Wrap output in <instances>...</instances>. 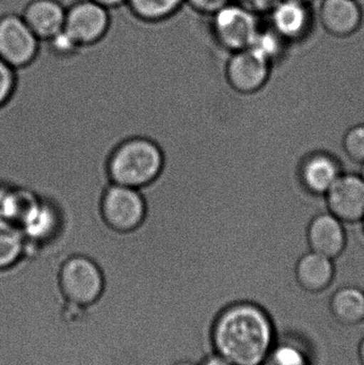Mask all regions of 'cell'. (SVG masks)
I'll return each instance as SVG.
<instances>
[{"label":"cell","mask_w":364,"mask_h":365,"mask_svg":"<svg viewBox=\"0 0 364 365\" xmlns=\"http://www.w3.org/2000/svg\"><path fill=\"white\" fill-rule=\"evenodd\" d=\"M8 128L6 177L1 185L49 206L61 232L53 250L83 255L102 269L128 251L126 232L102 214L110 186L108 165L124 141L156 143L164 130L160 94L130 68H47L34 58L15 68V87L0 106Z\"/></svg>","instance_id":"6da1fadb"},{"label":"cell","mask_w":364,"mask_h":365,"mask_svg":"<svg viewBox=\"0 0 364 365\" xmlns=\"http://www.w3.org/2000/svg\"><path fill=\"white\" fill-rule=\"evenodd\" d=\"M278 338L269 311L250 300L226 304L209 327L212 351L233 365H262Z\"/></svg>","instance_id":"7a4b0ae2"},{"label":"cell","mask_w":364,"mask_h":365,"mask_svg":"<svg viewBox=\"0 0 364 365\" xmlns=\"http://www.w3.org/2000/svg\"><path fill=\"white\" fill-rule=\"evenodd\" d=\"M162 151L149 139L132 138L115 149L109 160L108 171L113 184L141 189L160 175Z\"/></svg>","instance_id":"3957f363"},{"label":"cell","mask_w":364,"mask_h":365,"mask_svg":"<svg viewBox=\"0 0 364 365\" xmlns=\"http://www.w3.org/2000/svg\"><path fill=\"white\" fill-rule=\"evenodd\" d=\"M58 295L71 309L87 310L106 296V279L89 257L74 255L64 261L58 274Z\"/></svg>","instance_id":"277c9868"},{"label":"cell","mask_w":364,"mask_h":365,"mask_svg":"<svg viewBox=\"0 0 364 365\" xmlns=\"http://www.w3.org/2000/svg\"><path fill=\"white\" fill-rule=\"evenodd\" d=\"M271 62L256 46L231 53L224 68L227 85L239 94L260 91L271 76Z\"/></svg>","instance_id":"5b68a950"},{"label":"cell","mask_w":364,"mask_h":365,"mask_svg":"<svg viewBox=\"0 0 364 365\" xmlns=\"http://www.w3.org/2000/svg\"><path fill=\"white\" fill-rule=\"evenodd\" d=\"M217 42L231 53L254 46L258 38L256 14L241 4H227L213 15Z\"/></svg>","instance_id":"8992f818"},{"label":"cell","mask_w":364,"mask_h":365,"mask_svg":"<svg viewBox=\"0 0 364 365\" xmlns=\"http://www.w3.org/2000/svg\"><path fill=\"white\" fill-rule=\"evenodd\" d=\"M102 214L111 229L119 232L132 231L145 219V199L139 189L111 184L103 197Z\"/></svg>","instance_id":"52a82bcc"},{"label":"cell","mask_w":364,"mask_h":365,"mask_svg":"<svg viewBox=\"0 0 364 365\" xmlns=\"http://www.w3.org/2000/svg\"><path fill=\"white\" fill-rule=\"evenodd\" d=\"M38 53V38L21 17L0 19V59L13 68H23Z\"/></svg>","instance_id":"ba28073f"},{"label":"cell","mask_w":364,"mask_h":365,"mask_svg":"<svg viewBox=\"0 0 364 365\" xmlns=\"http://www.w3.org/2000/svg\"><path fill=\"white\" fill-rule=\"evenodd\" d=\"M109 26L107 9L92 0L78 2L66 12L64 31L79 47L102 40Z\"/></svg>","instance_id":"9c48e42d"},{"label":"cell","mask_w":364,"mask_h":365,"mask_svg":"<svg viewBox=\"0 0 364 365\" xmlns=\"http://www.w3.org/2000/svg\"><path fill=\"white\" fill-rule=\"evenodd\" d=\"M325 197L329 212L342 222L356 223L363 221L364 180L360 175H342Z\"/></svg>","instance_id":"30bf717a"},{"label":"cell","mask_w":364,"mask_h":365,"mask_svg":"<svg viewBox=\"0 0 364 365\" xmlns=\"http://www.w3.org/2000/svg\"><path fill=\"white\" fill-rule=\"evenodd\" d=\"M308 245L313 252L335 259L345 250L344 223L331 212H323L312 219L307 231Z\"/></svg>","instance_id":"8fae6325"},{"label":"cell","mask_w":364,"mask_h":365,"mask_svg":"<svg viewBox=\"0 0 364 365\" xmlns=\"http://www.w3.org/2000/svg\"><path fill=\"white\" fill-rule=\"evenodd\" d=\"M318 17L331 36L348 38L358 31L363 13L357 0H322Z\"/></svg>","instance_id":"7c38bea8"},{"label":"cell","mask_w":364,"mask_h":365,"mask_svg":"<svg viewBox=\"0 0 364 365\" xmlns=\"http://www.w3.org/2000/svg\"><path fill=\"white\" fill-rule=\"evenodd\" d=\"M343 175L335 156L325 152L310 154L299 168V178L303 188L316 195H325Z\"/></svg>","instance_id":"4fadbf2b"},{"label":"cell","mask_w":364,"mask_h":365,"mask_svg":"<svg viewBox=\"0 0 364 365\" xmlns=\"http://www.w3.org/2000/svg\"><path fill=\"white\" fill-rule=\"evenodd\" d=\"M271 16V28L286 41L303 38L311 28L310 4L299 0H280Z\"/></svg>","instance_id":"5bb4252c"},{"label":"cell","mask_w":364,"mask_h":365,"mask_svg":"<svg viewBox=\"0 0 364 365\" xmlns=\"http://www.w3.org/2000/svg\"><path fill=\"white\" fill-rule=\"evenodd\" d=\"M336 277L333 259L310 252L303 255L295 266V279L303 291L309 294H320L326 291Z\"/></svg>","instance_id":"9a60e30c"},{"label":"cell","mask_w":364,"mask_h":365,"mask_svg":"<svg viewBox=\"0 0 364 365\" xmlns=\"http://www.w3.org/2000/svg\"><path fill=\"white\" fill-rule=\"evenodd\" d=\"M66 12L56 0H34L24 13V21L41 40H51L64 29Z\"/></svg>","instance_id":"2e32d148"},{"label":"cell","mask_w":364,"mask_h":365,"mask_svg":"<svg viewBox=\"0 0 364 365\" xmlns=\"http://www.w3.org/2000/svg\"><path fill=\"white\" fill-rule=\"evenodd\" d=\"M329 312L343 327H356L364 322V291L353 285L340 287L329 299Z\"/></svg>","instance_id":"e0dca14e"},{"label":"cell","mask_w":364,"mask_h":365,"mask_svg":"<svg viewBox=\"0 0 364 365\" xmlns=\"http://www.w3.org/2000/svg\"><path fill=\"white\" fill-rule=\"evenodd\" d=\"M26 251V240L16 225L0 221V272L16 265Z\"/></svg>","instance_id":"ac0fdd59"},{"label":"cell","mask_w":364,"mask_h":365,"mask_svg":"<svg viewBox=\"0 0 364 365\" xmlns=\"http://www.w3.org/2000/svg\"><path fill=\"white\" fill-rule=\"evenodd\" d=\"M262 365H313L311 355L296 339L278 338Z\"/></svg>","instance_id":"d6986e66"},{"label":"cell","mask_w":364,"mask_h":365,"mask_svg":"<svg viewBox=\"0 0 364 365\" xmlns=\"http://www.w3.org/2000/svg\"><path fill=\"white\" fill-rule=\"evenodd\" d=\"M184 0H128L132 12L147 21H160L175 12Z\"/></svg>","instance_id":"ffe728a7"},{"label":"cell","mask_w":364,"mask_h":365,"mask_svg":"<svg viewBox=\"0 0 364 365\" xmlns=\"http://www.w3.org/2000/svg\"><path fill=\"white\" fill-rule=\"evenodd\" d=\"M343 150L353 162L364 163V124L353 126L343 137Z\"/></svg>","instance_id":"44dd1931"},{"label":"cell","mask_w":364,"mask_h":365,"mask_svg":"<svg viewBox=\"0 0 364 365\" xmlns=\"http://www.w3.org/2000/svg\"><path fill=\"white\" fill-rule=\"evenodd\" d=\"M14 87L15 68L0 59V106L9 100Z\"/></svg>","instance_id":"7402d4cb"},{"label":"cell","mask_w":364,"mask_h":365,"mask_svg":"<svg viewBox=\"0 0 364 365\" xmlns=\"http://www.w3.org/2000/svg\"><path fill=\"white\" fill-rule=\"evenodd\" d=\"M194 10L203 14H215L220 9L231 4V0H188Z\"/></svg>","instance_id":"603a6c76"},{"label":"cell","mask_w":364,"mask_h":365,"mask_svg":"<svg viewBox=\"0 0 364 365\" xmlns=\"http://www.w3.org/2000/svg\"><path fill=\"white\" fill-rule=\"evenodd\" d=\"M280 0H237V4L256 13L271 12Z\"/></svg>","instance_id":"cb8c5ba5"},{"label":"cell","mask_w":364,"mask_h":365,"mask_svg":"<svg viewBox=\"0 0 364 365\" xmlns=\"http://www.w3.org/2000/svg\"><path fill=\"white\" fill-rule=\"evenodd\" d=\"M199 365H233L230 361L222 357V356L218 355V354L212 351L209 355H207Z\"/></svg>","instance_id":"d4e9b609"},{"label":"cell","mask_w":364,"mask_h":365,"mask_svg":"<svg viewBox=\"0 0 364 365\" xmlns=\"http://www.w3.org/2000/svg\"><path fill=\"white\" fill-rule=\"evenodd\" d=\"M92 1L96 2V4H100V6L108 9L119 6V4H121L122 2L125 1V0H92Z\"/></svg>","instance_id":"484cf974"},{"label":"cell","mask_w":364,"mask_h":365,"mask_svg":"<svg viewBox=\"0 0 364 365\" xmlns=\"http://www.w3.org/2000/svg\"><path fill=\"white\" fill-rule=\"evenodd\" d=\"M357 358H358L359 364L364 365V336L358 343L357 347Z\"/></svg>","instance_id":"4316f807"},{"label":"cell","mask_w":364,"mask_h":365,"mask_svg":"<svg viewBox=\"0 0 364 365\" xmlns=\"http://www.w3.org/2000/svg\"><path fill=\"white\" fill-rule=\"evenodd\" d=\"M172 365H199L197 364H194V362L189 361V360H181V361L175 362V364H173Z\"/></svg>","instance_id":"83f0119b"},{"label":"cell","mask_w":364,"mask_h":365,"mask_svg":"<svg viewBox=\"0 0 364 365\" xmlns=\"http://www.w3.org/2000/svg\"><path fill=\"white\" fill-rule=\"evenodd\" d=\"M299 1L305 2V4H311L314 0H299Z\"/></svg>","instance_id":"f1b7e54d"},{"label":"cell","mask_w":364,"mask_h":365,"mask_svg":"<svg viewBox=\"0 0 364 365\" xmlns=\"http://www.w3.org/2000/svg\"><path fill=\"white\" fill-rule=\"evenodd\" d=\"M360 177L364 180V163L363 164V168H361Z\"/></svg>","instance_id":"f546056e"},{"label":"cell","mask_w":364,"mask_h":365,"mask_svg":"<svg viewBox=\"0 0 364 365\" xmlns=\"http://www.w3.org/2000/svg\"><path fill=\"white\" fill-rule=\"evenodd\" d=\"M361 222H363V232H364V218L363 219V221H361Z\"/></svg>","instance_id":"4dcf8cb0"}]
</instances>
